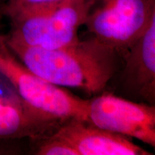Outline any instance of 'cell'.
<instances>
[{
    "label": "cell",
    "mask_w": 155,
    "mask_h": 155,
    "mask_svg": "<svg viewBox=\"0 0 155 155\" xmlns=\"http://www.w3.org/2000/svg\"><path fill=\"white\" fill-rule=\"evenodd\" d=\"M4 38L9 50L30 71L63 88L98 94L117 71L119 53L91 37L52 50L30 47Z\"/></svg>",
    "instance_id": "6da1fadb"
},
{
    "label": "cell",
    "mask_w": 155,
    "mask_h": 155,
    "mask_svg": "<svg viewBox=\"0 0 155 155\" xmlns=\"http://www.w3.org/2000/svg\"><path fill=\"white\" fill-rule=\"evenodd\" d=\"M87 0H64L54 5L23 9L6 15L10 21L7 38L30 47L52 50L78 42L84 25Z\"/></svg>",
    "instance_id": "7a4b0ae2"
},
{
    "label": "cell",
    "mask_w": 155,
    "mask_h": 155,
    "mask_svg": "<svg viewBox=\"0 0 155 155\" xmlns=\"http://www.w3.org/2000/svg\"><path fill=\"white\" fill-rule=\"evenodd\" d=\"M0 37V75L31 111L62 124L76 119L87 121L88 100L79 98L30 71Z\"/></svg>",
    "instance_id": "3957f363"
},
{
    "label": "cell",
    "mask_w": 155,
    "mask_h": 155,
    "mask_svg": "<svg viewBox=\"0 0 155 155\" xmlns=\"http://www.w3.org/2000/svg\"><path fill=\"white\" fill-rule=\"evenodd\" d=\"M84 26L93 38L123 53L155 16V0H87Z\"/></svg>",
    "instance_id": "277c9868"
},
{
    "label": "cell",
    "mask_w": 155,
    "mask_h": 155,
    "mask_svg": "<svg viewBox=\"0 0 155 155\" xmlns=\"http://www.w3.org/2000/svg\"><path fill=\"white\" fill-rule=\"evenodd\" d=\"M87 121L155 147V107L103 94L88 99Z\"/></svg>",
    "instance_id": "5b68a950"
},
{
    "label": "cell",
    "mask_w": 155,
    "mask_h": 155,
    "mask_svg": "<svg viewBox=\"0 0 155 155\" xmlns=\"http://www.w3.org/2000/svg\"><path fill=\"white\" fill-rule=\"evenodd\" d=\"M65 139L79 155H150L131 138L101 129L83 120L63 122L53 132Z\"/></svg>",
    "instance_id": "8992f818"
},
{
    "label": "cell",
    "mask_w": 155,
    "mask_h": 155,
    "mask_svg": "<svg viewBox=\"0 0 155 155\" xmlns=\"http://www.w3.org/2000/svg\"><path fill=\"white\" fill-rule=\"evenodd\" d=\"M123 86L154 105L155 102V16L142 35L124 52Z\"/></svg>",
    "instance_id": "52a82bcc"
},
{
    "label": "cell",
    "mask_w": 155,
    "mask_h": 155,
    "mask_svg": "<svg viewBox=\"0 0 155 155\" xmlns=\"http://www.w3.org/2000/svg\"><path fill=\"white\" fill-rule=\"evenodd\" d=\"M0 84V140L30 138L53 133L61 124L38 115L27 107L14 89Z\"/></svg>",
    "instance_id": "ba28073f"
},
{
    "label": "cell",
    "mask_w": 155,
    "mask_h": 155,
    "mask_svg": "<svg viewBox=\"0 0 155 155\" xmlns=\"http://www.w3.org/2000/svg\"><path fill=\"white\" fill-rule=\"evenodd\" d=\"M35 148L34 154L37 155H79L73 147L65 139L53 133L35 139Z\"/></svg>",
    "instance_id": "9c48e42d"
},
{
    "label": "cell",
    "mask_w": 155,
    "mask_h": 155,
    "mask_svg": "<svg viewBox=\"0 0 155 155\" xmlns=\"http://www.w3.org/2000/svg\"><path fill=\"white\" fill-rule=\"evenodd\" d=\"M64 0H7L3 9V15H7L23 9H33L51 5Z\"/></svg>",
    "instance_id": "30bf717a"
},
{
    "label": "cell",
    "mask_w": 155,
    "mask_h": 155,
    "mask_svg": "<svg viewBox=\"0 0 155 155\" xmlns=\"http://www.w3.org/2000/svg\"><path fill=\"white\" fill-rule=\"evenodd\" d=\"M7 0H0V13L3 14V9Z\"/></svg>",
    "instance_id": "8fae6325"
},
{
    "label": "cell",
    "mask_w": 155,
    "mask_h": 155,
    "mask_svg": "<svg viewBox=\"0 0 155 155\" xmlns=\"http://www.w3.org/2000/svg\"><path fill=\"white\" fill-rule=\"evenodd\" d=\"M2 16H3V15H2V13H0V18H1V17H2ZM2 35H3V34H2V33H1V32H0V37H1Z\"/></svg>",
    "instance_id": "7c38bea8"
}]
</instances>
